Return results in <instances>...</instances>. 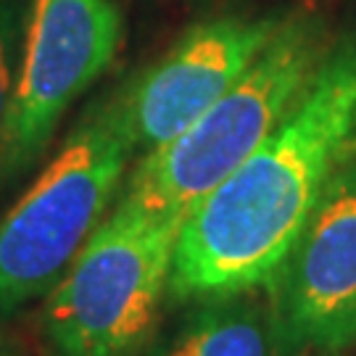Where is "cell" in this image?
I'll return each instance as SVG.
<instances>
[{
  "label": "cell",
  "instance_id": "obj_1",
  "mask_svg": "<svg viewBox=\"0 0 356 356\" xmlns=\"http://www.w3.org/2000/svg\"><path fill=\"white\" fill-rule=\"evenodd\" d=\"M356 135V38L332 42L291 116L182 222L169 296L267 288Z\"/></svg>",
  "mask_w": 356,
  "mask_h": 356
},
{
  "label": "cell",
  "instance_id": "obj_2",
  "mask_svg": "<svg viewBox=\"0 0 356 356\" xmlns=\"http://www.w3.org/2000/svg\"><path fill=\"white\" fill-rule=\"evenodd\" d=\"M330 45L319 13L288 11L264 51L211 108L129 166L116 201L182 225L291 116Z\"/></svg>",
  "mask_w": 356,
  "mask_h": 356
},
{
  "label": "cell",
  "instance_id": "obj_3",
  "mask_svg": "<svg viewBox=\"0 0 356 356\" xmlns=\"http://www.w3.org/2000/svg\"><path fill=\"white\" fill-rule=\"evenodd\" d=\"M135 143L111 95L90 103L0 219V314L42 298L114 209Z\"/></svg>",
  "mask_w": 356,
  "mask_h": 356
},
{
  "label": "cell",
  "instance_id": "obj_4",
  "mask_svg": "<svg viewBox=\"0 0 356 356\" xmlns=\"http://www.w3.org/2000/svg\"><path fill=\"white\" fill-rule=\"evenodd\" d=\"M179 222L116 201L45 296L56 356H140L169 296Z\"/></svg>",
  "mask_w": 356,
  "mask_h": 356
},
{
  "label": "cell",
  "instance_id": "obj_5",
  "mask_svg": "<svg viewBox=\"0 0 356 356\" xmlns=\"http://www.w3.org/2000/svg\"><path fill=\"white\" fill-rule=\"evenodd\" d=\"M122 35L111 0H29L16 95L0 138V191L42 159L66 111L114 64Z\"/></svg>",
  "mask_w": 356,
  "mask_h": 356
},
{
  "label": "cell",
  "instance_id": "obj_6",
  "mask_svg": "<svg viewBox=\"0 0 356 356\" xmlns=\"http://www.w3.org/2000/svg\"><path fill=\"white\" fill-rule=\"evenodd\" d=\"M275 351L338 354L356 343V156L348 153L267 282Z\"/></svg>",
  "mask_w": 356,
  "mask_h": 356
},
{
  "label": "cell",
  "instance_id": "obj_7",
  "mask_svg": "<svg viewBox=\"0 0 356 356\" xmlns=\"http://www.w3.org/2000/svg\"><path fill=\"white\" fill-rule=\"evenodd\" d=\"M288 11L216 13L185 29L153 64L111 92L135 151L179 138L254 64Z\"/></svg>",
  "mask_w": 356,
  "mask_h": 356
},
{
  "label": "cell",
  "instance_id": "obj_8",
  "mask_svg": "<svg viewBox=\"0 0 356 356\" xmlns=\"http://www.w3.org/2000/svg\"><path fill=\"white\" fill-rule=\"evenodd\" d=\"M251 293L198 298L201 304L179 322L164 356H275L269 306Z\"/></svg>",
  "mask_w": 356,
  "mask_h": 356
},
{
  "label": "cell",
  "instance_id": "obj_9",
  "mask_svg": "<svg viewBox=\"0 0 356 356\" xmlns=\"http://www.w3.org/2000/svg\"><path fill=\"white\" fill-rule=\"evenodd\" d=\"M26 19H29V0H0V138L16 95Z\"/></svg>",
  "mask_w": 356,
  "mask_h": 356
},
{
  "label": "cell",
  "instance_id": "obj_10",
  "mask_svg": "<svg viewBox=\"0 0 356 356\" xmlns=\"http://www.w3.org/2000/svg\"><path fill=\"white\" fill-rule=\"evenodd\" d=\"M0 356H3V354H0Z\"/></svg>",
  "mask_w": 356,
  "mask_h": 356
}]
</instances>
